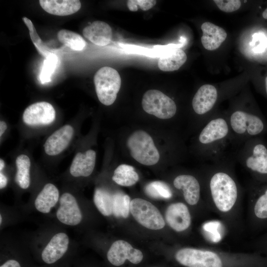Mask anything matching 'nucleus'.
I'll return each mask as SVG.
<instances>
[{"instance_id": "nucleus-1", "label": "nucleus", "mask_w": 267, "mask_h": 267, "mask_svg": "<svg viewBox=\"0 0 267 267\" xmlns=\"http://www.w3.org/2000/svg\"><path fill=\"white\" fill-rule=\"evenodd\" d=\"M210 188L212 198L221 211H229L237 199V190L234 180L226 173L218 172L212 177Z\"/></svg>"}, {"instance_id": "nucleus-19", "label": "nucleus", "mask_w": 267, "mask_h": 267, "mask_svg": "<svg viewBox=\"0 0 267 267\" xmlns=\"http://www.w3.org/2000/svg\"><path fill=\"white\" fill-rule=\"evenodd\" d=\"M96 153L88 150L85 153H78L74 157L70 168V173L74 177H87L92 173L95 163Z\"/></svg>"}, {"instance_id": "nucleus-15", "label": "nucleus", "mask_w": 267, "mask_h": 267, "mask_svg": "<svg viewBox=\"0 0 267 267\" xmlns=\"http://www.w3.org/2000/svg\"><path fill=\"white\" fill-rule=\"evenodd\" d=\"M83 34L94 44L103 46L110 43L112 31L111 27L106 22L95 21L83 29Z\"/></svg>"}, {"instance_id": "nucleus-21", "label": "nucleus", "mask_w": 267, "mask_h": 267, "mask_svg": "<svg viewBox=\"0 0 267 267\" xmlns=\"http://www.w3.org/2000/svg\"><path fill=\"white\" fill-rule=\"evenodd\" d=\"M59 200L58 188L52 183L44 185L34 201L35 208L43 214L49 213Z\"/></svg>"}, {"instance_id": "nucleus-24", "label": "nucleus", "mask_w": 267, "mask_h": 267, "mask_svg": "<svg viewBox=\"0 0 267 267\" xmlns=\"http://www.w3.org/2000/svg\"><path fill=\"white\" fill-rule=\"evenodd\" d=\"M139 177L134 168L129 165L122 164L115 170L112 177L113 180L123 186H130L138 181Z\"/></svg>"}, {"instance_id": "nucleus-16", "label": "nucleus", "mask_w": 267, "mask_h": 267, "mask_svg": "<svg viewBox=\"0 0 267 267\" xmlns=\"http://www.w3.org/2000/svg\"><path fill=\"white\" fill-rule=\"evenodd\" d=\"M174 186L183 191L186 202L191 205L196 204L200 198V186L197 179L188 175H181L174 179Z\"/></svg>"}, {"instance_id": "nucleus-30", "label": "nucleus", "mask_w": 267, "mask_h": 267, "mask_svg": "<svg viewBox=\"0 0 267 267\" xmlns=\"http://www.w3.org/2000/svg\"><path fill=\"white\" fill-rule=\"evenodd\" d=\"M23 20L29 29L31 39L39 52L45 58L52 53L49 48L44 44L38 35L36 29L31 21L27 17H23Z\"/></svg>"}, {"instance_id": "nucleus-37", "label": "nucleus", "mask_w": 267, "mask_h": 267, "mask_svg": "<svg viewBox=\"0 0 267 267\" xmlns=\"http://www.w3.org/2000/svg\"><path fill=\"white\" fill-rule=\"evenodd\" d=\"M127 4L129 9L131 11H136L138 9L134 0H128Z\"/></svg>"}, {"instance_id": "nucleus-42", "label": "nucleus", "mask_w": 267, "mask_h": 267, "mask_svg": "<svg viewBox=\"0 0 267 267\" xmlns=\"http://www.w3.org/2000/svg\"><path fill=\"white\" fill-rule=\"evenodd\" d=\"M265 84H266V90L267 93V77L265 79Z\"/></svg>"}, {"instance_id": "nucleus-5", "label": "nucleus", "mask_w": 267, "mask_h": 267, "mask_svg": "<svg viewBox=\"0 0 267 267\" xmlns=\"http://www.w3.org/2000/svg\"><path fill=\"white\" fill-rule=\"evenodd\" d=\"M130 211L134 219L147 228L158 230L165 225L159 210L147 200L141 198L133 199L130 203Z\"/></svg>"}, {"instance_id": "nucleus-12", "label": "nucleus", "mask_w": 267, "mask_h": 267, "mask_svg": "<svg viewBox=\"0 0 267 267\" xmlns=\"http://www.w3.org/2000/svg\"><path fill=\"white\" fill-rule=\"evenodd\" d=\"M74 130L66 125L52 133L44 144L45 153L50 156L58 155L64 150L72 138Z\"/></svg>"}, {"instance_id": "nucleus-3", "label": "nucleus", "mask_w": 267, "mask_h": 267, "mask_svg": "<svg viewBox=\"0 0 267 267\" xmlns=\"http://www.w3.org/2000/svg\"><path fill=\"white\" fill-rule=\"evenodd\" d=\"M93 82L99 101L107 106L112 104L121 85V79L117 71L110 67H103L95 74Z\"/></svg>"}, {"instance_id": "nucleus-34", "label": "nucleus", "mask_w": 267, "mask_h": 267, "mask_svg": "<svg viewBox=\"0 0 267 267\" xmlns=\"http://www.w3.org/2000/svg\"><path fill=\"white\" fill-rule=\"evenodd\" d=\"M218 8L225 12H232L238 10L241 6L239 0H214Z\"/></svg>"}, {"instance_id": "nucleus-26", "label": "nucleus", "mask_w": 267, "mask_h": 267, "mask_svg": "<svg viewBox=\"0 0 267 267\" xmlns=\"http://www.w3.org/2000/svg\"><path fill=\"white\" fill-rule=\"evenodd\" d=\"M113 194L108 191L97 188L93 195V202L97 210L104 216L113 214Z\"/></svg>"}, {"instance_id": "nucleus-20", "label": "nucleus", "mask_w": 267, "mask_h": 267, "mask_svg": "<svg viewBox=\"0 0 267 267\" xmlns=\"http://www.w3.org/2000/svg\"><path fill=\"white\" fill-rule=\"evenodd\" d=\"M39 3L46 12L58 16L71 15L81 7V3L78 0H40Z\"/></svg>"}, {"instance_id": "nucleus-18", "label": "nucleus", "mask_w": 267, "mask_h": 267, "mask_svg": "<svg viewBox=\"0 0 267 267\" xmlns=\"http://www.w3.org/2000/svg\"><path fill=\"white\" fill-rule=\"evenodd\" d=\"M201 28L203 33L201 38V43L207 50H214L217 49L226 38L225 31L211 22L203 23Z\"/></svg>"}, {"instance_id": "nucleus-14", "label": "nucleus", "mask_w": 267, "mask_h": 267, "mask_svg": "<svg viewBox=\"0 0 267 267\" xmlns=\"http://www.w3.org/2000/svg\"><path fill=\"white\" fill-rule=\"evenodd\" d=\"M218 97L216 88L211 85L202 86L193 96L192 105L196 113L204 114L209 112L214 106Z\"/></svg>"}, {"instance_id": "nucleus-8", "label": "nucleus", "mask_w": 267, "mask_h": 267, "mask_svg": "<svg viewBox=\"0 0 267 267\" xmlns=\"http://www.w3.org/2000/svg\"><path fill=\"white\" fill-rule=\"evenodd\" d=\"M59 205L56 212L58 220L65 225L76 226L82 221L83 216L75 197L65 192L59 198Z\"/></svg>"}, {"instance_id": "nucleus-31", "label": "nucleus", "mask_w": 267, "mask_h": 267, "mask_svg": "<svg viewBox=\"0 0 267 267\" xmlns=\"http://www.w3.org/2000/svg\"><path fill=\"white\" fill-rule=\"evenodd\" d=\"M58 58L53 53L45 58L40 75V80L43 84L50 81L51 76L55 70Z\"/></svg>"}, {"instance_id": "nucleus-25", "label": "nucleus", "mask_w": 267, "mask_h": 267, "mask_svg": "<svg viewBox=\"0 0 267 267\" xmlns=\"http://www.w3.org/2000/svg\"><path fill=\"white\" fill-rule=\"evenodd\" d=\"M17 172L15 181L20 187L26 189L30 184V169L31 162L29 158L26 155L21 154L16 159Z\"/></svg>"}, {"instance_id": "nucleus-36", "label": "nucleus", "mask_w": 267, "mask_h": 267, "mask_svg": "<svg viewBox=\"0 0 267 267\" xmlns=\"http://www.w3.org/2000/svg\"><path fill=\"white\" fill-rule=\"evenodd\" d=\"M0 267H21V266L16 260L10 259L6 261Z\"/></svg>"}, {"instance_id": "nucleus-11", "label": "nucleus", "mask_w": 267, "mask_h": 267, "mask_svg": "<svg viewBox=\"0 0 267 267\" xmlns=\"http://www.w3.org/2000/svg\"><path fill=\"white\" fill-rule=\"evenodd\" d=\"M69 242V238L65 232L55 234L42 251L41 256L43 261L47 264L57 261L66 253Z\"/></svg>"}, {"instance_id": "nucleus-33", "label": "nucleus", "mask_w": 267, "mask_h": 267, "mask_svg": "<svg viewBox=\"0 0 267 267\" xmlns=\"http://www.w3.org/2000/svg\"><path fill=\"white\" fill-rule=\"evenodd\" d=\"M254 213L258 218H267V189L256 201L254 207Z\"/></svg>"}, {"instance_id": "nucleus-32", "label": "nucleus", "mask_w": 267, "mask_h": 267, "mask_svg": "<svg viewBox=\"0 0 267 267\" xmlns=\"http://www.w3.org/2000/svg\"><path fill=\"white\" fill-rule=\"evenodd\" d=\"M221 224L218 221H212L205 223L203 228L207 232V236L213 242H217L222 239V235L220 232Z\"/></svg>"}, {"instance_id": "nucleus-39", "label": "nucleus", "mask_w": 267, "mask_h": 267, "mask_svg": "<svg viewBox=\"0 0 267 267\" xmlns=\"http://www.w3.org/2000/svg\"><path fill=\"white\" fill-rule=\"evenodd\" d=\"M7 128L6 124L3 121L0 122V136L3 134Z\"/></svg>"}, {"instance_id": "nucleus-7", "label": "nucleus", "mask_w": 267, "mask_h": 267, "mask_svg": "<svg viewBox=\"0 0 267 267\" xmlns=\"http://www.w3.org/2000/svg\"><path fill=\"white\" fill-rule=\"evenodd\" d=\"M107 258L112 265L118 267L122 265L126 260L134 264H139L143 256L141 251L133 248L127 241L119 240L111 245L107 252Z\"/></svg>"}, {"instance_id": "nucleus-23", "label": "nucleus", "mask_w": 267, "mask_h": 267, "mask_svg": "<svg viewBox=\"0 0 267 267\" xmlns=\"http://www.w3.org/2000/svg\"><path fill=\"white\" fill-rule=\"evenodd\" d=\"M246 166L251 170L261 174H267V149L262 144L256 145L252 154L245 161Z\"/></svg>"}, {"instance_id": "nucleus-17", "label": "nucleus", "mask_w": 267, "mask_h": 267, "mask_svg": "<svg viewBox=\"0 0 267 267\" xmlns=\"http://www.w3.org/2000/svg\"><path fill=\"white\" fill-rule=\"evenodd\" d=\"M228 133L226 121L221 118L210 121L203 129L199 135V142L203 144L212 143L224 138Z\"/></svg>"}, {"instance_id": "nucleus-27", "label": "nucleus", "mask_w": 267, "mask_h": 267, "mask_svg": "<svg viewBox=\"0 0 267 267\" xmlns=\"http://www.w3.org/2000/svg\"><path fill=\"white\" fill-rule=\"evenodd\" d=\"M57 38L61 43L75 51H82L86 46V42L81 35L70 30H60Z\"/></svg>"}, {"instance_id": "nucleus-13", "label": "nucleus", "mask_w": 267, "mask_h": 267, "mask_svg": "<svg viewBox=\"0 0 267 267\" xmlns=\"http://www.w3.org/2000/svg\"><path fill=\"white\" fill-rule=\"evenodd\" d=\"M168 225L177 231L186 230L190 225L191 216L187 207L181 202L170 205L165 212Z\"/></svg>"}, {"instance_id": "nucleus-40", "label": "nucleus", "mask_w": 267, "mask_h": 267, "mask_svg": "<svg viewBox=\"0 0 267 267\" xmlns=\"http://www.w3.org/2000/svg\"><path fill=\"white\" fill-rule=\"evenodd\" d=\"M4 166H5V164H4V161L2 159H0V171H1L3 170Z\"/></svg>"}, {"instance_id": "nucleus-2", "label": "nucleus", "mask_w": 267, "mask_h": 267, "mask_svg": "<svg viewBox=\"0 0 267 267\" xmlns=\"http://www.w3.org/2000/svg\"><path fill=\"white\" fill-rule=\"evenodd\" d=\"M127 146L132 157L139 163L151 166L160 159L158 150L152 137L143 130H136L128 137Z\"/></svg>"}, {"instance_id": "nucleus-22", "label": "nucleus", "mask_w": 267, "mask_h": 267, "mask_svg": "<svg viewBox=\"0 0 267 267\" xmlns=\"http://www.w3.org/2000/svg\"><path fill=\"white\" fill-rule=\"evenodd\" d=\"M187 56L180 48L171 49L162 56L158 60L159 68L165 72L178 70L186 61Z\"/></svg>"}, {"instance_id": "nucleus-10", "label": "nucleus", "mask_w": 267, "mask_h": 267, "mask_svg": "<svg viewBox=\"0 0 267 267\" xmlns=\"http://www.w3.org/2000/svg\"><path fill=\"white\" fill-rule=\"evenodd\" d=\"M230 124L233 131L238 134L246 132L251 135H255L261 133L264 128L263 122L258 116L239 110L231 114Z\"/></svg>"}, {"instance_id": "nucleus-9", "label": "nucleus", "mask_w": 267, "mask_h": 267, "mask_svg": "<svg viewBox=\"0 0 267 267\" xmlns=\"http://www.w3.org/2000/svg\"><path fill=\"white\" fill-rule=\"evenodd\" d=\"M55 111L52 105L45 101L38 102L27 107L23 114V120L30 126L46 125L52 123Z\"/></svg>"}, {"instance_id": "nucleus-29", "label": "nucleus", "mask_w": 267, "mask_h": 267, "mask_svg": "<svg viewBox=\"0 0 267 267\" xmlns=\"http://www.w3.org/2000/svg\"><path fill=\"white\" fill-rule=\"evenodd\" d=\"M144 191L148 196L155 199H169L172 196L170 187L161 181H154L147 184Z\"/></svg>"}, {"instance_id": "nucleus-28", "label": "nucleus", "mask_w": 267, "mask_h": 267, "mask_svg": "<svg viewBox=\"0 0 267 267\" xmlns=\"http://www.w3.org/2000/svg\"><path fill=\"white\" fill-rule=\"evenodd\" d=\"M129 195L121 192L113 194V214L117 218H127L130 211L131 203Z\"/></svg>"}, {"instance_id": "nucleus-38", "label": "nucleus", "mask_w": 267, "mask_h": 267, "mask_svg": "<svg viewBox=\"0 0 267 267\" xmlns=\"http://www.w3.org/2000/svg\"><path fill=\"white\" fill-rule=\"evenodd\" d=\"M7 183V179L5 176L3 175L1 172L0 173V188L2 189L4 188Z\"/></svg>"}, {"instance_id": "nucleus-41", "label": "nucleus", "mask_w": 267, "mask_h": 267, "mask_svg": "<svg viewBox=\"0 0 267 267\" xmlns=\"http://www.w3.org/2000/svg\"><path fill=\"white\" fill-rule=\"evenodd\" d=\"M262 16L264 18L267 19V8L263 11Z\"/></svg>"}, {"instance_id": "nucleus-6", "label": "nucleus", "mask_w": 267, "mask_h": 267, "mask_svg": "<svg viewBox=\"0 0 267 267\" xmlns=\"http://www.w3.org/2000/svg\"><path fill=\"white\" fill-rule=\"evenodd\" d=\"M175 259L186 267H222L220 257L210 251L182 248L176 253Z\"/></svg>"}, {"instance_id": "nucleus-43", "label": "nucleus", "mask_w": 267, "mask_h": 267, "mask_svg": "<svg viewBox=\"0 0 267 267\" xmlns=\"http://www.w3.org/2000/svg\"><path fill=\"white\" fill-rule=\"evenodd\" d=\"M2 221V216H1V214H0V224H1Z\"/></svg>"}, {"instance_id": "nucleus-4", "label": "nucleus", "mask_w": 267, "mask_h": 267, "mask_svg": "<svg viewBox=\"0 0 267 267\" xmlns=\"http://www.w3.org/2000/svg\"><path fill=\"white\" fill-rule=\"evenodd\" d=\"M141 105L146 113L161 119L172 118L177 112L173 100L157 89H149L143 94Z\"/></svg>"}, {"instance_id": "nucleus-35", "label": "nucleus", "mask_w": 267, "mask_h": 267, "mask_svg": "<svg viewBox=\"0 0 267 267\" xmlns=\"http://www.w3.org/2000/svg\"><path fill=\"white\" fill-rule=\"evenodd\" d=\"M138 8L139 7L143 11L152 8L157 2L155 0H134Z\"/></svg>"}]
</instances>
